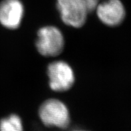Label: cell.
Here are the masks:
<instances>
[{
    "label": "cell",
    "instance_id": "obj_4",
    "mask_svg": "<svg viewBox=\"0 0 131 131\" xmlns=\"http://www.w3.org/2000/svg\"><path fill=\"white\" fill-rule=\"evenodd\" d=\"M47 75L50 88L54 91H67L75 83L73 69L63 61H56L50 63L47 68Z\"/></svg>",
    "mask_w": 131,
    "mask_h": 131
},
{
    "label": "cell",
    "instance_id": "obj_6",
    "mask_svg": "<svg viewBox=\"0 0 131 131\" xmlns=\"http://www.w3.org/2000/svg\"><path fill=\"white\" fill-rule=\"evenodd\" d=\"M23 14L24 7L20 0H3L0 3V23L5 28H18Z\"/></svg>",
    "mask_w": 131,
    "mask_h": 131
},
{
    "label": "cell",
    "instance_id": "obj_2",
    "mask_svg": "<svg viewBox=\"0 0 131 131\" xmlns=\"http://www.w3.org/2000/svg\"><path fill=\"white\" fill-rule=\"evenodd\" d=\"M40 121L48 128L56 127L65 130L71 124L68 107L61 101L51 99L43 102L38 110Z\"/></svg>",
    "mask_w": 131,
    "mask_h": 131
},
{
    "label": "cell",
    "instance_id": "obj_5",
    "mask_svg": "<svg viewBox=\"0 0 131 131\" xmlns=\"http://www.w3.org/2000/svg\"><path fill=\"white\" fill-rule=\"evenodd\" d=\"M100 21L107 26L115 27L123 23L126 10L121 0H105L95 9Z\"/></svg>",
    "mask_w": 131,
    "mask_h": 131
},
{
    "label": "cell",
    "instance_id": "obj_7",
    "mask_svg": "<svg viewBox=\"0 0 131 131\" xmlns=\"http://www.w3.org/2000/svg\"><path fill=\"white\" fill-rule=\"evenodd\" d=\"M0 131H25L21 118L13 113L1 118Z\"/></svg>",
    "mask_w": 131,
    "mask_h": 131
},
{
    "label": "cell",
    "instance_id": "obj_3",
    "mask_svg": "<svg viewBox=\"0 0 131 131\" xmlns=\"http://www.w3.org/2000/svg\"><path fill=\"white\" fill-rule=\"evenodd\" d=\"M36 47L41 55L56 57L63 51L65 39L62 32L55 26H45L37 32Z\"/></svg>",
    "mask_w": 131,
    "mask_h": 131
},
{
    "label": "cell",
    "instance_id": "obj_1",
    "mask_svg": "<svg viewBox=\"0 0 131 131\" xmlns=\"http://www.w3.org/2000/svg\"><path fill=\"white\" fill-rule=\"evenodd\" d=\"M99 0H57V7L63 23L79 28L86 22L88 14L94 12Z\"/></svg>",
    "mask_w": 131,
    "mask_h": 131
},
{
    "label": "cell",
    "instance_id": "obj_8",
    "mask_svg": "<svg viewBox=\"0 0 131 131\" xmlns=\"http://www.w3.org/2000/svg\"><path fill=\"white\" fill-rule=\"evenodd\" d=\"M73 131H89L86 130H84V129H77V130H74Z\"/></svg>",
    "mask_w": 131,
    "mask_h": 131
}]
</instances>
